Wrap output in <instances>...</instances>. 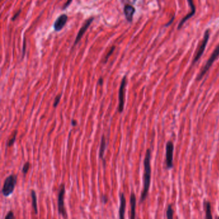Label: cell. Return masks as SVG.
<instances>
[{
    "label": "cell",
    "mask_w": 219,
    "mask_h": 219,
    "mask_svg": "<svg viewBox=\"0 0 219 219\" xmlns=\"http://www.w3.org/2000/svg\"><path fill=\"white\" fill-rule=\"evenodd\" d=\"M5 219H16L15 216H14V213L12 211H9L8 212V213L7 214V215L5 216Z\"/></svg>",
    "instance_id": "20"
},
{
    "label": "cell",
    "mask_w": 219,
    "mask_h": 219,
    "mask_svg": "<svg viewBox=\"0 0 219 219\" xmlns=\"http://www.w3.org/2000/svg\"><path fill=\"white\" fill-rule=\"evenodd\" d=\"M125 86H126V76H124L121 82L120 87L119 90V105L118 111L120 113L122 112L124 108L125 103Z\"/></svg>",
    "instance_id": "7"
},
{
    "label": "cell",
    "mask_w": 219,
    "mask_h": 219,
    "mask_svg": "<svg viewBox=\"0 0 219 219\" xmlns=\"http://www.w3.org/2000/svg\"><path fill=\"white\" fill-rule=\"evenodd\" d=\"M106 141L104 135H102V139H101V143H100V151H99V157L101 160H103L104 164L105 166V161L104 160V153L106 149Z\"/></svg>",
    "instance_id": "14"
},
{
    "label": "cell",
    "mask_w": 219,
    "mask_h": 219,
    "mask_svg": "<svg viewBox=\"0 0 219 219\" xmlns=\"http://www.w3.org/2000/svg\"><path fill=\"white\" fill-rule=\"evenodd\" d=\"M205 208H206V219H213L211 211V204L209 202L207 201L204 204Z\"/></svg>",
    "instance_id": "16"
},
{
    "label": "cell",
    "mask_w": 219,
    "mask_h": 219,
    "mask_svg": "<svg viewBox=\"0 0 219 219\" xmlns=\"http://www.w3.org/2000/svg\"><path fill=\"white\" fill-rule=\"evenodd\" d=\"M66 193V190H65V184H60L59 191L58 193V198H57V205H58V212L64 218H67L68 215L66 209L65 208L64 206V195Z\"/></svg>",
    "instance_id": "3"
},
{
    "label": "cell",
    "mask_w": 219,
    "mask_h": 219,
    "mask_svg": "<svg viewBox=\"0 0 219 219\" xmlns=\"http://www.w3.org/2000/svg\"><path fill=\"white\" fill-rule=\"evenodd\" d=\"M17 175L11 174L8 175L4 181L2 188V193L5 197H8L14 192L17 184Z\"/></svg>",
    "instance_id": "2"
},
{
    "label": "cell",
    "mask_w": 219,
    "mask_h": 219,
    "mask_svg": "<svg viewBox=\"0 0 219 219\" xmlns=\"http://www.w3.org/2000/svg\"><path fill=\"white\" fill-rule=\"evenodd\" d=\"M17 130H16V131L14 132V135L13 136L9 139L8 141V143H7V145L8 147H11L14 145V143L15 141H16V136H17Z\"/></svg>",
    "instance_id": "18"
},
{
    "label": "cell",
    "mask_w": 219,
    "mask_h": 219,
    "mask_svg": "<svg viewBox=\"0 0 219 219\" xmlns=\"http://www.w3.org/2000/svg\"><path fill=\"white\" fill-rule=\"evenodd\" d=\"M21 12V10H19L18 11H17V12L16 14L14 15V17H12V20H14V19L15 18H16L17 17V16L19 15V14H20V13Z\"/></svg>",
    "instance_id": "25"
},
{
    "label": "cell",
    "mask_w": 219,
    "mask_h": 219,
    "mask_svg": "<svg viewBox=\"0 0 219 219\" xmlns=\"http://www.w3.org/2000/svg\"><path fill=\"white\" fill-rule=\"evenodd\" d=\"M93 20H94V17H91V18L88 19V20H87L86 21V22L84 23V24L82 25V26L81 28V29L79 30V31L78 32V34L76 37L75 41V44H77L78 42L79 41V40L81 39V37H82L84 34L85 33V32L86 31L87 28L89 27V26L90 25L91 23L93 22Z\"/></svg>",
    "instance_id": "10"
},
{
    "label": "cell",
    "mask_w": 219,
    "mask_h": 219,
    "mask_svg": "<svg viewBox=\"0 0 219 219\" xmlns=\"http://www.w3.org/2000/svg\"><path fill=\"white\" fill-rule=\"evenodd\" d=\"M218 56H219V44L217 46L216 48L215 49V50L213 51V52L211 55L210 57H209V59L208 60V61H207L206 65H205V66L203 67V68L202 69V70L199 74V75L197 76V79L198 81L201 80V79L202 78V77H204V75L206 73V72L209 70V69L211 68V66H212V64L214 62V61H215V60L218 57Z\"/></svg>",
    "instance_id": "4"
},
{
    "label": "cell",
    "mask_w": 219,
    "mask_h": 219,
    "mask_svg": "<svg viewBox=\"0 0 219 219\" xmlns=\"http://www.w3.org/2000/svg\"><path fill=\"white\" fill-rule=\"evenodd\" d=\"M167 219H174V209L172 208V205H169L166 210Z\"/></svg>",
    "instance_id": "17"
},
{
    "label": "cell",
    "mask_w": 219,
    "mask_h": 219,
    "mask_svg": "<svg viewBox=\"0 0 219 219\" xmlns=\"http://www.w3.org/2000/svg\"><path fill=\"white\" fill-rule=\"evenodd\" d=\"M174 16H173V17H172V19H171V20H170V21L169 22V23H166V24L165 25V26H169V25H170V24H171V23H172V22H173V21H174Z\"/></svg>",
    "instance_id": "24"
},
{
    "label": "cell",
    "mask_w": 219,
    "mask_h": 219,
    "mask_svg": "<svg viewBox=\"0 0 219 219\" xmlns=\"http://www.w3.org/2000/svg\"><path fill=\"white\" fill-rule=\"evenodd\" d=\"M188 3H189L190 6V8H191V12H190V14H188L186 15L182 19V20H181V21H180L179 24V26H178V30L181 29V28H182L183 25L185 23V22L186 21H188L190 18L193 17L194 16L195 14V12H196V8H195V5H194L193 1H192V0H188Z\"/></svg>",
    "instance_id": "8"
},
{
    "label": "cell",
    "mask_w": 219,
    "mask_h": 219,
    "mask_svg": "<svg viewBox=\"0 0 219 219\" xmlns=\"http://www.w3.org/2000/svg\"><path fill=\"white\" fill-rule=\"evenodd\" d=\"M114 49H115V46H112V47H111V50L109 51V52H108V53H107V55H106V56H105V60H104V62L105 63L107 62V60H108V59L109 58V56L112 54V53L113 52V51L114 50Z\"/></svg>",
    "instance_id": "21"
},
{
    "label": "cell",
    "mask_w": 219,
    "mask_h": 219,
    "mask_svg": "<svg viewBox=\"0 0 219 219\" xmlns=\"http://www.w3.org/2000/svg\"><path fill=\"white\" fill-rule=\"evenodd\" d=\"M151 151L150 149H147L144 160V175H143V190L140 198V203L143 202L146 199L148 192L150 188L151 179Z\"/></svg>",
    "instance_id": "1"
},
{
    "label": "cell",
    "mask_w": 219,
    "mask_h": 219,
    "mask_svg": "<svg viewBox=\"0 0 219 219\" xmlns=\"http://www.w3.org/2000/svg\"><path fill=\"white\" fill-rule=\"evenodd\" d=\"M67 20H68V16L66 14H63L60 15L54 23L53 27L55 30L56 31H59L61 30L64 26V25L66 23Z\"/></svg>",
    "instance_id": "9"
},
{
    "label": "cell",
    "mask_w": 219,
    "mask_h": 219,
    "mask_svg": "<svg viewBox=\"0 0 219 219\" xmlns=\"http://www.w3.org/2000/svg\"><path fill=\"white\" fill-rule=\"evenodd\" d=\"M99 82V84H102V82H103V79H102V78H99V82Z\"/></svg>",
    "instance_id": "27"
},
{
    "label": "cell",
    "mask_w": 219,
    "mask_h": 219,
    "mask_svg": "<svg viewBox=\"0 0 219 219\" xmlns=\"http://www.w3.org/2000/svg\"><path fill=\"white\" fill-rule=\"evenodd\" d=\"M30 168V163L29 162H26V163H25V165H23L22 172L23 173V174H24V175H25L28 173V172H29Z\"/></svg>",
    "instance_id": "19"
},
{
    "label": "cell",
    "mask_w": 219,
    "mask_h": 219,
    "mask_svg": "<svg viewBox=\"0 0 219 219\" xmlns=\"http://www.w3.org/2000/svg\"><path fill=\"white\" fill-rule=\"evenodd\" d=\"M72 123H73V125H76V123H77V122H76L75 120H72Z\"/></svg>",
    "instance_id": "28"
},
{
    "label": "cell",
    "mask_w": 219,
    "mask_h": 219,
    "mask_svg": "<svg viewBox=\"0 0 219 219\" xmlns=\"http://www.w3.org/2000/svg\"><path fill=\"white\" fill-rule=\"evenodd\" d=\"M130 219L136 218V195L132 193L130 197Z\"/></svg>",
    "instance_id": "12"
},
{
    "label": "cell",
    "mask_w": 219,
    "mask_h": 219,
    "mask_svg": "<svg viewBox=\"0 0 219 219\" xmlns=\"http://www.w3.org/2000/svg\"><path fill=\"white\" fill-rule=\"evenodd\" d=\"M71 2V1H68V2H67L66 3L64 4V7H63V8H66V7H68V5H69V3H70Z\"/></svg>",
    "instance_id": "26"
},
{
    "label": "cell",
    "mask_w": 219,
    "mask_h": 219,
    "mask_svg": "<svg viewBox=\"0 0 219 219\" xmlns=\"http://www.w3.org/2000/svg\"><path fill=\"white\" fill-rule=\"evenodd\" d=\"M174 146L172 141L167 142L166 145V164L168 169H171L174 166L173 156H174Z\"/></svg>",
    "instance_id": "5"
},
{
    "label": "cell",
    "mask_w": 219,
    "mask_h": 219,
    "mask_svg": "<svg viewBox=\"0 0 219 219\" xmlns=\"http://www.w3.org/2000/svg\"><path fill=\"white\" fill-rule=\"evenodd\" d=\"M209 35H210V31H209V29H207L204 32V38L202 41V43L201 44V45H200V47H199V50H197V53H196V55H195L194 59L193 60V63H195L197 61H198V60L201 58L202 55L203 54L205 49H206V45L208 43V40L209 39Z\"/></svg>",
    "instance_id": "6"
},
{
    "label": "cell",
    "mask_w": 219,
    "mask_h": 219,
    "mask_svg": "<svg viewBox=\"0 0 219 219\" xmlns=\"http://www.w3.org/2000/svg\"><path fill=\"white\" fill-rule=\"evenodd\" d=\"M120 205L119 208V219H125V213L126 209V199L123 193H120Z\"/></svg>",
    "instance_id": "11"
},
{
    "label": "cell",
    "mask_w": 219,
    "mask_h": 219,
    "mask_svg": "<svg viewBox=\"0 0 219 219\" xmlns=\"http://www.w3.org/2000/svg\"><path fill=\"white\" fill-rule=\"evenodd\" d=\"M31 197H32V205L34 208V210L35 214L38 213V207H37V194L34 190L31 191Z\"/></svg>",
    "instance_id": "15"
},
{
    "label": "cell",
    "mask_w": 219,
    "mask_h": 219,
    "mask_svg": "<svg viewBox=\"0 0 219 219\" xmlns=\"http://www.w3.org/2000/svg\"><path fill=\"white\" fill-rule=\"evenodd\" d=\"M102 201H103L104 204L107 203L108 201V197H107L106 195H103V196H102Z\"/></svg>",
    "instance_id": "23"
},
{
    "label": "cell",
    "mask_w": 219,
    "mask_h": 219,
    "mask_svg": "<svg viewBox=\"0 0 219 219\" xmlns=\"http://www.w3.org/2000/svg\"><path fill=\"white\" fill-rule=\"evenodd\" d=\"M218 219H219V217H218Z\"/></svg>",
    "instance_id": "29"
},
{
    "label": "cell",
    "mask_w": 219,
    "mask_h": 219,
    "mask_svg": "<svg viewBox=\"0 0 219 219\" xmlns=\"http://www.w3.org/2000/svg\"><path fill=\"white\" fill-rule=\"evenodd\" d=\"M61 96H62V94H59V95H57V96L55 97V101H54V104H53V106L54 107H56V106H57L58 105L59 102L60 101V97H61Z\"/></svg>",
    "instance_id": "22"
},
{
    "label": "cell",
    "mask_w": 219,
    "mask_h": 219,
    "mask_svg": "<svg viewBox=\"0 0 219 219\" xmlns=\"http://www.w3.org/2000/svg\"><path fill=\"white\" fill-rule=\"evenodd\" d=\"M135 12V8L131 5L126 4L124 6V14L128 21L131 22L133 18V15Z\"/></svg>",
    "instance_id": "13"
}]
</instances>
